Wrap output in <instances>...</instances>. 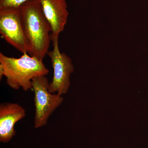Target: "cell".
I'll list each match as a JSON object with an SVG mask.
<instances>
[{
    "label": "cell",
    "instance_id": "2",
    "mask_svg": "<svg viewBox=\"0 0 148 148\" xmlns=\"http://www.w3.org/2000/svg\"><path fill=\"white\" fill-rule=\"evenodd\" d=\"M0 65L3 69L7 84L12 89L21 88L24 91L32 89V80L37 77L46 76L49 73L42 60L23 53L19 58L8 57L0 53Z\"/></svg>",
    "mask_w": 148,
    "mask_h": 148
},
{
    "label": "cell",
    "instance_id": "7",
    "mask_svg": "<svg viewBox=\"0 0 148 148\" xmlns=\"http://www.w3.org/2000/svg\"><path fill=\"white\" fill-rule=\"evenodd\" d=\"M25 109L16 103H4L0 105V142L7 143L16 135L14 125L25 117Z\"/></svg>",
    "mask_w": 148,
    "mask_h": 148
},
{
    "label": "cell",
    "instance_id": "8",
    "mask_svg": "<svg viewBox=\"0 0 148 148\" xmlns=\"http://www.w3.org/2000/svg\"><path fill=\"white\" fill-rule=\"evenodd\" d=\"M32 0H0V10L18 8L24 3Z\"/></svg>",
    "mask_w": 148,
    "mask_h": 148
},
{
    "label": "cell",
    "instance_id": "1",
    "mask_svg": "<svg viewBox=\"0 0 148 148\" xmlns=\"http://www.w3.org/2000/svg\"><path fill=\"white\" fill-rule=\"evenodd\" d=\"M21 20L29 45V55L43 60L50 46L51 28L40 0H32L19 7Z\"/></svg>",
    "mask_w": 148,
    "mask_h": 148
},
{
    "label": "cell",
    "instance_id": "4",
    "mask_svg": "<svg viewBox=\"0 0 148 148\" xmlns=\"http://www.w3.org/2000/svg\"><path fill=\"white\" fill-rule=\"evenodd\" d=\"M0 34L7 42L22 54L29 53V43L19 8L0 10Z\"/></svg>",
    "mask_w": 148,
    "mask_h": 148
},
{
    "label": "cell",
    "instance_id": "9",
    "mask_svg": "<svg viewBox=\"0 0 148 148\" xmlns=\"http://www.w3.org/2000/svg\"><path fill=\"white\" fill-rule=\"evenodd\" d=\"M3 76V69L2 66L0 65V79L1 80L2 79Z\"/></svg>",
    "mask_w": 148,
    "mask_h": 148
},
{
    "label": "cell",
    "instance_id": "5",
    "mask_svg": "<svg viewBox=\"0 0 148 148\" xmlns=\"http://www.w3.org/2000/svg\"><path fill=\"white\" fill-rule=\"evenodd\" d=\"M58 39L51 41L53 50L49 51L47 55L50 58L53 69V77L49 86L51 93L62 95L66 94L70 86V77L74 71L71 59L64 52L61 53L58 47Z\"/></svg>",
    "mask_w": 148,
    "mask_h": 148
},
{
    "label": "cell",
    "instance_id": "6",
    "mask_svg": "<svg viewBox=\"0 0 148 148\" xmlns=\"http://www.w3.org/2000/svg\"><path fill=\"white\" fill-rule=\"evenodd\" d=\"M43 12L51 28V41L58 39L67 23L69 12L66 0H40Z\"/></svg>",
    "mask_w": 148,
    "mask_h": 148
},
{
    "label": "cell",
    "instance_id": "3",
    "mask_svg": "<svg viewBox=\"0 0 148 148\" xmlns=\"http://www.w3.org/2000/svg\"><path fill=\"white\" fill-rule=\"evenodd\" d=\"M49 83L45 76L32 80V89L34 93V126L39 128L46 125L54 111L63 103L61 95L49 92Z\"/></svg>",
    "mask_w": 148,
    "mask_h": 148
}]
</instances>
